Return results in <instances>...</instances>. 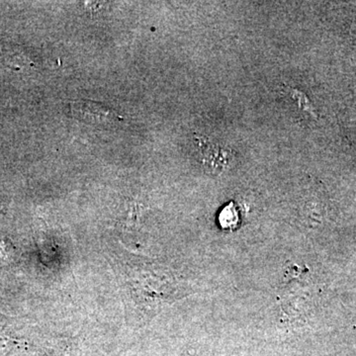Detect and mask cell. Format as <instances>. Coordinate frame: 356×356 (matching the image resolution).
Wrapping results in <instances>:
<instances>
[{"label": "cell", "instance_id": "1", "mask_svg": "<svg viewBox=\"0 0 356 356\" xmlns=\"http://www.w3.org/2000/svg\"><path fill=\"white\" fill-rule=\"evenodd\" d=\"M72 116L76 120L83 121L91 125H109L121 120L120 114L111 107L91 100H77L70 103Z\"/></svg>", "mask_w": 356, "mask_h": 356}, {"label": "cell", "instance_id": "2", "mask_svg": "<svg viewBox=\"0 0 356 356\" xmlns=\"http://www.w3.org/2000/svg\"><path fill=\"white\" fill-rule=\"evenodd\" d=\"M197 145L201 161L208 170L220 173L228 168L233 161L231 149H225L219 145L212 144L206 138L198 137Z\"/></svg>", "mask_w": 356, "mask_h": 356}]
</instances>
